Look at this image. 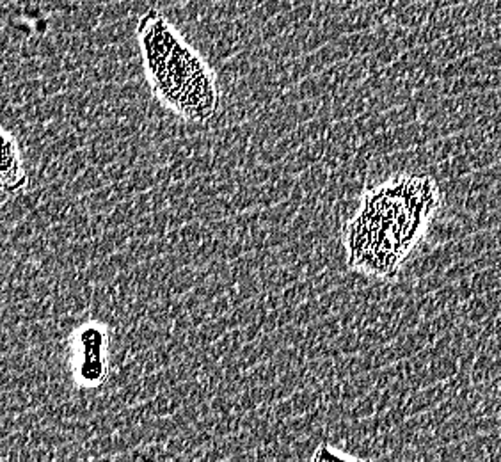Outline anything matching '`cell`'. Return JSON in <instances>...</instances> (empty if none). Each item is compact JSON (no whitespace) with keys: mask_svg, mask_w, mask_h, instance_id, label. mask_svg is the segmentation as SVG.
Wrapping results in <instances>:
<instances>
[{"mask_svg":"<svg viewBox=\"0 0 501 462\" xmlns=\"http://www.w3.org/2000/svg\"><path fill=\"white\" fill-rule=\"evenodd\" d=\"M439 205L441 190L430 176L402 174L366 190L361 210L343 230L348 265L393 280Z\"/></svg>","mask_w":501,"mask_h":462,"instance_id":"obj_1","label":"cell"},{"mask_svg":"<svg viewBox=\"0 0 501 462\" xmlns=\"http://www.w3.org/2000/svg\"><path fill=\"white\" fill-rule=\"evenodd\" d=\"M138 39L155 95L183 120H212L221 100L215 75L159 9L141 16Z\"/></svg>","mask_w":501,"mask_h":462,"instance_id":"obj_2","label":"cell"},{"mask_svg":"<svg viewBox=\"0 0 501 462\" xmlns=\"http://www.w3.org/2000/svg\"><path fill=\"white\" fill-rule=\"evenodd\" d=\"M2 190L5 196H18L29 187V178L18 152L14 138L2 130V164H0Z\"/></svg>","mask_w":501,"mask_h":462,"instance_id":"obj_3","label":"cell"},{"mask_svg":"<svg viewBox=\"0 0 501 462\" xmlns=\"http://www.w3.org/2000/svg\"><path fill=\"white\" fill-rule=\"evenodd\" d=\"M109 332L107 327L98 322L84 323L71 340L73 357H100L107 356Z\"/></svg>","mask_w":501,"mask_h":462,"instance_id":"obj_4","label":"cell"},{"mask_svg":"<svg viewBox=\"0 0 501 462\" xmlns=\"http://www.w3.org/2000/svg\"><path fill=\"white\" fill-rule=\"evenodd\" d=\"M73 379L80 388H98L107 379V356L100 357H73L71 359Z\"/></svg>","mask_w":501,"mask_h":462,"instance_id":"obj_5","label":"cell"},{"mask_svg":"<svg viewBox=\"0 0 501 462\" xmlns=\"http://www.w3.org/2000/svg\"><path fill=\"white\" fill-rule=\"evenodd\" d=\"M333 459L339 461V459H352V458H348L341 452H334L331 447H326V445H322L313 456V461H333Z\"/></svg>","mask_w":501,"mask_h":462,"instance_id":"obj_6","label":"cell"}]
</instances>
